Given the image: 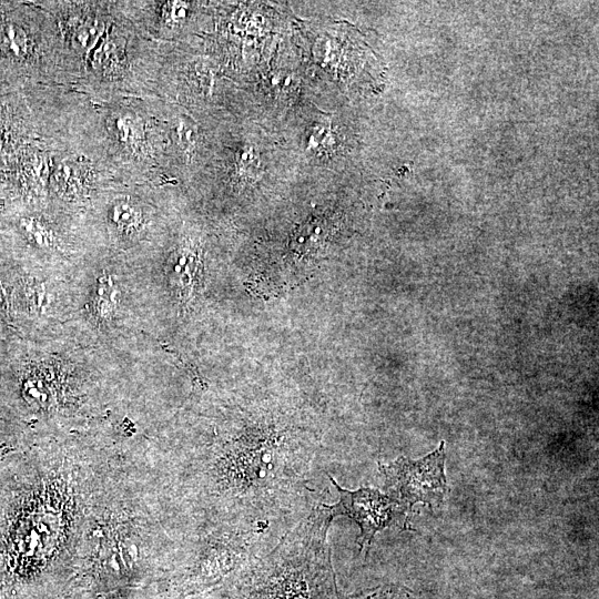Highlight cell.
Listing matches in <instances>:
<instances>
[{"mask_svg": "<svg viewBox=\"0 0 599 599\" xmlns=\"http://www.w3.org/2000/svg\"><path fill=\"white\" fill-rule=\"evenodd\" d=\"M321 433L301 413L238 408L203 429L145 443L161 490L190 527L267 526L312 499Z\"/></svg>", "mask_w": 599, "mask_h": 599, "instance_id": "1", "label": "cell"}, {"mask_svg": "<svg viewBox=\"0 0 599 599\" xmlns=\"http://www.w3.org/2000/svg\"><path fill=\"white\" fill-rule=\"evenodd\" d=\"M114 444L38 438L0 459V599H65Z\"/></svg>", "mask_w": 599, "mask_h": 599, "instance_id": "2", "label": "cell"}, {"mask_svg": "<svg viewBox=\"0 0 599 599\" xmlns=\"http://www.w3.org/2000/svg\"><path fill=\"white\" fill-rule=\"evenodd\" d=\"M189 536L162 494L144 441H118L93 498L78 571L65 599L126 598L169 569Z\"/></svg>", "mask_w": 599, "mask_h": 599, "instance_id": "3", "label": "cell"}, {"mask_svg": "<svg viewBox=\"0 0 599 599\" xmlns=\"http://www.w3.org/2000/svg\"><path fill=\"white\" fill-rule=\"evenodd\" d=\"M334 518L331 505H314L272 550L193 599H341L327 541Z\"/></svg>", "mask_w": 599, "mask_h": 599, "instance_id": "4", "label": "cell"}, {"mask_svg": "<svg viewBox=\"0 0 599 599\" xmlns=\"http://www.w3.org/2000/svg\"><path fill=\"white\" fill-rule=\"evenodd\" d=\"M266 530L264 526L235 525L197 528L181 545L162 578L146 590L155 599L195 598L263 552L260 548Z\"/></svg>", "mask_w": 599, "mask_h": 599, "instance_id": "5", "label": "cell"}, {"mask_svg": "<svg viewBox=\"0 0 599 599\" xmlns=\"http://www.w3.org/2000/svg\"><path fill=\"white\" fill-rule=\"evenodd\" d=\"M445 456V443L441 441L437 449L420 459L399 457L379 465L387 495L408 512L417 502L430 508L440 506L447 494Z\"/></svg>", "mask_w": 599, "mask_h": 599, "instance_id": "6", "label": "cell"}, {"mask_svg": "<svg viewBox=\"0 0 599 599\" xmlns=\"http://www.w3.org/2000/svg\"><path fill=\"white\" fill-rule=\"evenodd\" d=\"M326 475L339 495L338 501L331 505L332 511L335 517L347 516L358 525L361 535L357 544L361 550H368L376 532L384 528L408 527L409 512L390 496L366 487L357 490L344 489L331 475Z\"/></svg>", "mask_w": 599, "mask_h": 599, "instance_id": "7", "label": "cell"}, {"mask_svg": "<svg viewBox=\"0 0 599 599\" xmlns=\"http://www.w3.org/2000/svg\"><path fill=\"white\" fill-rule=\"evenodd\" d=\"M200 253L191 246L180 247L171 258V277L181 301H189L200 281Z\"/></svg>", "mask_w": 599, "mask_h": 599, "instance_id": "8", "label": "cell"}, {"mask_svg": "<svg viewBox=\"0 0 599 599\" xmlns=\"http://www.w3.org/2000/svg\"><path fill=\"white\" fill-rule=\"evenodd\" d=\"M327 225L321 219L306 221L298 226L291 238L290 247L297 256H308L316 253L324 244Z\"/></svg>", "mask_w": 599, "mask_h": 599, "instance_id": "9", "label": "cell"}, {"mask_svg": "<svg viewBox=\"0 0 599 599\" xmlns=\"http://www.w3.org/2000/svg\"><path fill=\"white\" fill-rule=\"evenodd\" d=\"M120 291L109 274L98 280L93 295V313L101 321H110L116 309Z\"/></svg>", "mask_w": 599, "mask_h": 599, "instance_id": "10", "label": "cell"}, {"mask_svg": "<svg viewBox=\"0 0 599 599\" xmlns=\"http://www.w3.org/2000/svg\"><path fill=\"white\" fill-rule=\"evenodd\" d=\"M54 181L59 191L73 195L81 192L85 185L84 171L77 163L65 161L57 169Z\"/></svg>", "mask_w": 599, "mask_h": 599, "instance_id": "11", "label": "cell"}, {"mask_svg": "<svg viewBox=\"0 0 599 599\" xmlns=\"http://www.w3.org/2000/svg\"><path fill=\"white\" fill-rule=\"evenodd\" d=\"M109 219L119 231L130 233L140 226L142 214L133 203L120 201L110 210Z\"/></svg>", "mask_w": 599, "mask_h": 599, "instance_id": "12", "label": "cell"}, {"mask_svg": "<svg viewBox=\"0 0 599 599\" xmlns=\"http://www.w3.org/2000/svg\"><path fill=\"white\" fill-rule=\"evenodd\" d=\"M0 49L9 57L22 58L28 50L26 32L13 23L0 26Z\"/></svg>", "mask_w": 599, "mask_h": 599, "instance_id": "13", "label": "cell"}, {"mask_svg": "<svg viewBox=\"0 0 599 599\" xmlns=\"http://www.w3.org/2000/svg\"><path fill=\"white\" fill-rule=\"evenodd\" d=\"M21 227L33 244L40 247H49L52 244L50 231L35 219L22 220Z\"/></svg>", "mask_w": 599, "mask_h": 599, "instance_id": "14", "label": "cell"}, {"mask_svg": "<svg viewBox=\"0 0 599 599\" xmlns=\"http://www.w3.org/2000/svg\"><path fill=\"white\" fill-rule=\"evenodd\" d=\"M115 132L121 141L134 143L141 136V126L136 118L125 114L118 116L114 122Z\"/></svg>", "mask_w": 599, "mask_h": 599, "instance_id": "15", "label": "cell"}, {"mask_svg": "<svg viewBox=\"0 0 599 599\" xmlns=\"http://www.w3.org/2000/svg\"><path fill=\"white\" fill-rule=\"evenodd\" d=\"M349 599H416L407 589L398 586H386L370 590Z\"/></svg>", "mask_w": 599, "mask_h": 599, "instance_id": "16", "label": "cell"}, {"mask_svg": "<svg viewBox=\"0 0 599 599\" xmlns=\"http://www.w3.org/2000/svg\"><path fill=\"white\" fill-rule=\"evenodd\" d=\"M116 61V49L112 42L104 41L93 54V62L97 68L109 69Z\"/></svg>", "mask_w": 599, "mask_h": 599, "instance_id": "17", "label": "cell"}, {"mask_svg": "<svg viewBox=\"0 0 599 599\" xmlns=\"http://www.w3.org/2000/svg\"><path fill=\"white\" fill-rule=\"evenodd\" d=\"M101 28L97 22H88L75 32L74 40L79 48H89L100 35Z\"/></svg>", "mask_w": 599, "mask_h": 599, "instance_id": "18", "label": "cell"}, {"mask_svg": "<svg viewBox=\"0 0 599 599\" xmlns=\"http://www.w3.org/2000/svg\"><path fill=\"white\" fill-rule=\"evenodd\" d=\"M183 2H171L166 11L167 17L172 20L182 19L185 17L186 7Z\"/></svg>", "mask_w": 599, "mask_h": 599, "instance_id": "19", "label": "cell"}, {"mask_svg": "<svg viewBox=\"0 0 599 599\" xmlns=\"http://www.w3.org/2000/svg\"><path fill=\"white\" fill-rule=\"evenodd\" d=\"M99 599H128V598L122 593H111Z\"/></svg>", "mask_w": 599, "mask_h": 599, "instance_id": "20", "label": "cell"}, {"mask_svg": "<svg viewBox=\"0 0 599 599\" xmlns=\"http://www.w3.org/2000/svg\"><path fill=\"white\" fill-rule=\"evenodd\" d=\"M0 148H1V139H0Z\"/></svg>", "mask_w": 599, "mask_h": 599, "instance_id": "21", "label": "cell"}]
</instances>
